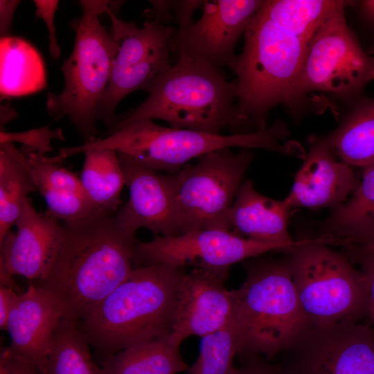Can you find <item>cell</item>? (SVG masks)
<instances>
[{
  "label": "cell",
  "instance_id": "obj_1",
  "mask_svg": "<svg viewBox=\"0 0 374 374\" xmlns=\"http://www.w3.org/2000/svg\"><path fill=\"white\" fill-rule=\"evenodd\" d=\"M116 212L64 223L53 265L37 284L78 323L130 275L138 240Z\"/></svg>",
  "mask_w": 374,
  "mask_h": 374
},
{
  "label": "cell",
  "instance_id": "obj_2",
  "mask_svg": "<svg viewBox=\"0 0 374 374\" xmlns=\"http://www.w3.org/2000/svg\"><path fill=\"white\" fill-rule=\"evenodd\" d=\"M184 274L182 268L161 263L134 267L78 323L89 346L106 358L132 346L169 336Z\"/></svg>",
  "mask_w": 374,
  "mask_h": 374
},
{
  "label": "cell",
  "instance_id": "obj_3",
  "mask_svg": "<svg viewBox=\"0 0 374 374\" xmlns=\"http://www.w3.org/2000/svg\"><path fill=\"white\" fill-rule=\"evenodd\" d=\"M242 53L229 66L236 75V118L246 129L267 128L272 108L295 105L294 93L309 41L284 28L261 7L244 35Z\"/></svg>",
  "mask_w": 374,
  "mask_h": 374
},
{
  "label": "cell",
  "instance_id": "obj_4",
  "mask_svg": "<svg viewBox=\"0 0 374 374\" xmlns=\"http://www.w3.org/2000/svg\"><path fill=\"white\" fill-rule=\"evenodd\" d=\"M244 265L245 280L234 290L238 355L271 359L287 350L312 324L299 301L289 257L246 260Z\"/></svg>",
  "mask_w": 374,
  "mask_h": 374
},
{
  "label": "cell",
  "instance_id": "obj_5",
  "mask_svg": "<svg viewBox=\"0 0 374 374\" xmlns=\"http://www.w3.org/2000/svg\"><path fill=\"white\" fill-rule=\"evenodd\" d=\"M288 135L287 125L281 121L261 131L223 135L166 127L151 120H141L114 127L103 139L62 148L57 157L63 161L91 150H112L127 154L157 172L175 174L192 159L233 147L262 148L296 157L299 152L297 143H282Z\"/></svg>",
  "mask_w": 374,
  "mask_h": 374
},
{
  "label": "cell",
  "instance_id": "obj_6",
  "mask_svg": "<svg viewBox=\"0 0 374 374\" xmlns=\"http://www.w3.org/2000/svg\"><path fill=\"white\" fill-rule=\"evenodd\" d=\"M148 93L145 101L112 128L158 119L172 128L213 134L228 129L240 134L236 82L229 81L222 70L179 55L177 62L155 80Z\"/></svg>",
  "mask_w": 374,
  "mask_h": 374
},
{
  "label": "cell",
  "instance_id": "obj_7",
  "mask_svg": "<svg viewBox=\"0 0 374 374\" xmlns=\"http://www.w3.org/2000/svg\"><path fill=\"white\" fill-rule=\"evenodd\" d=\"M111 1H78L82 13L72 23L75 37L72 52L61 67L63 90L47 94L48 114L55 119L67 116L84 143L96 139L98 107L110 77L114 43L99 17L107 13Z\"/></svg>",
  "mask_w": 374,
  "mask_h": 374
},
{
  "label": "cell",
  "instance_id": "obj_8",
  "mask_svg": "<svg viewBox=\"0 0 374 374\" xmlns=\"http://www.w3.org/2000/svg\"><path fill=\"white\" fill-rule=\"evenodd\" d=\"M288 253L297 295L312 327L358 321L367 316L364 276L346 253L317 238L299 240Z\"/></svg>",
  "mask_w": 374,
  "mask_h": 374
},
{
  "label": "cell",
  "instance_id": "obj_9",
  "mask_svg": "<svg viewBox=\"0 0 374 374\" xmlns=\"http://www.w3.org/2000/svg\"><path fill=\"white\" fill-rule=\"evenodd\" d=\"M253 152L229 148L205 154L174 175H166L173 197L179 235L202 229L229 230L230 212Z\"/></svg>",
  "mask_w": 374,
  "mask_h": 374
},
{
  "label": "cell",
  "instance_id": "obj_10",
  "mask_svg": "<svg viewBox=\"0 0 374 374\" xmlns=\"http://www.w3.org/2000/svg\"><path fill=\"white\" fill-rule=\"evenodd\" d=\"M107 13L114 50L108 86L97 116L111 130L118 121L115 110L119 103L136 90L149 92L155 80L172 66L170 52L175 47L177 33L152 19L142 27L125 21L111 9V4Z\"/></svg>",
  "mask_w": 374,
  "mask_h": 374
},
{
  "label": "cell",
  "instance_id": "obj_11",
  "mask_svg": "<svg viewBox=\"0 0 374 374\" xmlns=\"http://www.w3.org/2000/svg\"><path fill=\"white\" fill-rule=\"evenodd\" d=\"M332 11L310 38L294 101L311 91L348 98L374 79V58L368 55L346 23L344 9Z\"/></svg>",
  "mask_w": 374,
  "mask_h": 374
},
{
  "label": "cell",
  "instance_id": "obj_12",
  "mask_svg": "<svg viewBox=\"0 0 374 374\" xmlns=\"http://www.w3.org/2000/svg\"><path fill=\"white\" fill-rule=\"evenodd\" d=\"M276 250L290 251L285 246L243 238L229 230L202 229L139 241L133 262L139 267L158 263L179 268L193 266L228 274L232 265Z\"/></svg>",
  "mask_w": 374,
  "mask_h": 374
},
{
  "label": "cell",
  "instance_id": "obj_13",
  "mask_svg": "<svg viewBox=\"0 0 374 374\" xmlns=\"http://www.w3.org/2000/svg\"><path fill=\"white\" fill-rule=\"evenodd\" d=\"M283 353L289 374H374V329L358 321L312 327Z\"/></svg>",
  "mask_w": 374,
  "mask_h": 374
},
{
  "label": "cell",
  "instance_id": "obj_14",
  "mask_svg": "<svg viewBox=\"0 0 374 374\" xmlns=\"http://www.w3.org/2000/svg\"><path fill=\"white\" fill-rule=\"evenodd\" d=\"M262 0L204 1L200 18L177 31L179 55L223 71L236 57L235 46L244 35Z\"/></svg>",
  "mask_w": 374,
  "mask_h": 374
},
{
  "label": "cell",
  "instance_id": "obj_15",
  "mask_svg": "<svg viewBox=\"0 0 374 374\" xmlns=\"http://www.w3.org/2000/svg\"><path fill=\"white\" fill-rule=\"evenodd\" d=\"M228 274L194 268L181 277L170 341L180 345L190 336L201 337L233 320L235 296L225 287Z\"/></svg>",
  "mask_w": 374,
  "mask_h": 374
},
{
  "label": "cell",
  "instance_id": "obj_16",
  "mask_svg": "<svg viewBox=\"0 0 374 374\" xmlns=\"http://www.w3.org/2000/svg\"><path fill=\"white\" fill-rule=\"evenodd\" d=\"M0 242V274L43 280L48 274L63 235V224L46 211L37 212L30 199Z\"/></svg>",
  "mask_w": 374,
  "mask_h": 374
},
{
  "label": "cell",
  "instance_id": "obj_17",
  "mask_svg": "<svg viewBox=\"0 0 374 374\" xmlns=\"http://www.w3.org/2000/svg\"><path fill=\"white\" fill-rule=\"evenodd\" d=\"M130 199L116 212L121 222L136 232L145 228L156 235L175 237L179 228L167 177L137 159L117 152Z\"/></svg>",
  "mask_w": 374,
  "mask_h": 374
},
{
  "label": "cell",
  "instance_id": "obj_18",
  "mask_svg": "<svg viewBox=\"0 0 374 374\" xmlns=\"http://www.w3.org/2000/svg\"><path fill=\"white\" fill-rule=\"evenodd\" d=\"M62 317L64 312L57 301L44 288L30 283L25 292L14 295L7 325L11 342L6 349L41 374Z\"/></svg>",
  "mask_w": 374,
  "mask_h": 374
},
{
  "label": "cell",
  "instance_id": "obj_19",
  "mask_svg": "<svg viewBox=\"0 0 374 374\" xmlns=\"http://www.w3.org/2000/svg\"><path fill=\"white\" fill-rule=\"evenodd\" d=\"M310 150L285 198L292 207L312 209L342 206L359 185L350 166L339 161L323 137L311 136Z\"/></svg>",
  "mask_w": 374,
  "mask_h": 374
},
{
  "label": "cell",
  "instance_id": "obj_20",
  "mask_svg": "<svg viewBox=\"0 0 374 374\" xmlns=\"http://www.w3.org/2000/svg\"><path fill=\"white\" fill-rule=\"evenodd\" d=\"M20 152L23 163L46 202L48 213L64 223L78 222L100 213L74 173L44 155Z\"/></svg>",
  "mask_w": 374,
  "mask_h": 374
},
{
  "label": "cell",
  "instance_id": "obj_21",
  "mask_svg": "<svg viewBox=\"0 0 374 374\" xmlns=\"http://www.w3.org/2000/svg\"><path fill=\"white\" fill-rule=\"evenodd\" d=\"M292 208L285 199L265 196L256 190L251 181L245 180L231 206L230 220L231 226L247 238L280 244L291 251L299 242L289 233Z\"/></svg>",
  "mask_w": 374,
  "mask_h": 374
},
{
  "label": "cell",
  "instance_id": "obj_22",
  "mask_svg": "<svg viewBox=\"0 0 374 374\" xmlns=\"http://www.w3.org/2000/svg\"><path fill=\"white\" fill-rule=\"evenodd\" d=\"M364 168L353 195L322 223L320 235L326 244H354L374 229V164Z\"/></svg>",
  "mask_w": 374,
  "mask_h": 374
},
{
  "label": "cell",
  "instance_id": "obj_23",
  "mask_svg": "<svg viewBox=\"0 0 374 374\" xmlns=\"http://www.w3.org/2000/svg\"><path fill=\"white\" fill-rule=\"evenodd\" d=\"M0 63L1 98L24 96L46 87L43 59L26 39L11 35L1 37Z\"/></svg>",
  "mask_w": 374,
  "mask_h": 374
},
{
  "label": "cell",
  "instance_id": "obj_24",
  "mask_svg": "<svg viewBox=\"0 0 374 374\" xmlns=\"http://www.w3.org/2000/svg\"><path fill=\"white\" fill-rule=\"evenodd\" d=\"M335 156L349 166L374 163V96L359 100L341 124L323 136Z\"/></svg>",
  "mask_w": 374,
  "mask_h": 374
},
{
  "label": "cell",
  "instance_id": "obj_25",
  "mask_svg": "<svg viewBox=\"0 0 374 374\" xmlns=\"http://www.w3.org/2000/svg\"><path fill=\"white\" fill-rule=\"evenodd\" d=\"M180 345L168 337L140 343L104 359L103 374H177L186 371Z\"/></svg>",
  "mask_w": 374,
  "mask_h": 374
},
{
  "label": "cell",
  "instance_id": "obj_26",
  "mask_svg": "<svg viewBox=\"0 0 374 374\" xmlns=\"http://www.w3.org/2000/svg\"><path fill=\"white\" fill-rule=\"evenodd\" d=\"M80 179L99 212L117 211L121 204L120 195L125 184L116 151L100 149L85 152Z\"/></svg>",
  "mask_w": 374,
  "mask_h": 374
},
{
  "label": "cell",
  "instance_id": "obj_27",
  "mask_svg": "<svg viewBox=\"0 0 374 374\" xmlns=\"http://www.w3.org/2000/svg\"><path fill=\"white\" fill-rule=\"evenodd\" d=\"M12 143L0 144V242L21 215L30 193L37 191Z\"/></svg>",
  "mask_w": 374,
  "mask_h": 374
},
{
  "label": "cell",
  "instance_id": "obj_28",
  "mask_svg": "<svg viewBox=\"0 0 374 374\" xmlns=\"http://www.w3.org/2000/svg\"><path fill=\"white\" fill-rule=\"evenodd\" d=\"M41 374H103L93 362L78 321L62 317L53 335Z\"/></svg>",
  "mask_w": 374,
  "mask_h": 374
},
{
  "label": "cell",
  "instance_id": "obj_29",
  "mask_svg": "<svg viewBox=\"0 0 374 374\" xmlns=\"http://www.w3.org/2000/svg\"><path fill=\"white\" fill-rule=\"evenodd\" d=\"M353 3V1L342 0H266L262 7L284 28L310 41L332 11Z\"/></svg>",
  "mask_w": 374,
  "mask_h": 374
},
{
  "label": "cell",
  "instance_id": "obj_30",
  "mask_svg": "<svg viewBox=\"0 0 374 374\" xmlns=\"http://www.w3.org/2000/svg\"><path fill=\"white\" fill-rule=\"evenodd\" d=\"M238 339L233 322L202 337L200 351L188 374H233L238 355Z\"/></svg>",
  "mask_w": 374,
  "mask_h": 374
},
{
  "label": "cell",
  "instance_id": "obj_31",
  "mask_svg": "<svg viewBox=\"0 0 374 374\" xmlns=\"http://www.w3.org/2000/svg\"><path fill=\"white\" fill-rule=\"evenodd\" d=\"M53 139L65 141L61 129L51 130L48 126L19 132H0V144L14 142L22 144L21 150L33 152L45 156L51 152Z\"/></svg>",
  "mask_w": 374,
  "mask_h": 374
},
{
  "label": "cell",
  "instance_id": "obj_32",
  "mask_svg": "<svg viewBox=\"0 0 374 374\" xmlns=\"http://www.w3.org/2000/svg\"><path fill=\"white\" fill-rule=\"evenodd\" d=\"M346 255L359 264L366 284L368 313L374 325V254L358 246L346 247Z\"/></svg>",
  "mask_w": 374,
  "mask_h": 374
},
{
  "label": "cell",
  "instance_id": "obj_33",
  "mask_svg": "<svg viewBox=\"0 0 374 374\" xmlns=\"http://www.w3.org/2000/svg\"><path fill=\"white\" fill-rule=\"evenodd\" d=\"M33 2L37 17L44 20L47 28L50 55L53 59L57 60L60 57V48L55 34L54 17L59 1L35 0Z\"/></svg>",
  "mask_w": 374,
  "mask_h": 374
},
{
  "label": "cell",
  "instance_id": "obj_34",
  "mask_svg": "<svg viewBox=\"0 0 374 374\" xmlns=\"http://www.w3.org/2000/svg\"><path fill=\"white\" fill-rule=\"evenodd\" d=\"M242 364L235 368L233 374H289L280 364H273L260 355L240 357Z\"/></svg>",
  "mask_w": 374,
  "mask_h": 374
},
{
  "label": "cell",
  "instance_id": "obj_35",
  "mask_svg": "<svg viewBox=\"0 0 374 374\" xmlns=\"http://www.w3.org/2000/svg\"><path fill=\"white\" fill-rule=\"evenodd\" d=\"M204 1H171L174 18L181 31L188 28L193 21L194 12L202 8Z\"/></svg>",
  "mask_w": 374,
  "mask_h": 374
},
{
  "label": "cell",
  "instance_id": "obj_36",
  "mask_svg": "<svg viewBox=\"0 0 374 374\" xmlns=\"http://www.w3.org/2000/svg\"><path fill=\"white\" fill-rule=\"evenodd\" d=\"M33 366L22 362L11 355L6 348L1 349L0 355V374H38Z\"/></svg>",
  "mask_w": 374,
  "mask_h": 374
},
{
  "label": "cell",
  "instance_id": "obj_37",
  "mask_svg": "<svg viewBox=\"0 0 374 374\" xmlns=\"http://www.w3.org/2000/svg\"><path fill=\"white\" fill-rule=\"evenodd\" d=\"M20 1H0V35L1 37L9 36L14 13Z\"/></svg>",
  "mask_w": 374,
  "mask_h": 374
},
{
  "label": "cell",
  "instance_id": "obj_38",
  "mask_svg": "<svg viewBox=\"0 0 374 374\" xmlns=\"http://www.w3.org/2000/svg\"><path fill=\"white\" fill-rule=\"evenodd\" d=\"M17 293L12 289L0 285V328L7 331L8 320L13 297Z\"/></svg>",
  "mask_w": 374,
  "mask_h": 374
},
{
  "label": "cell",
  "instance_id": "obj_39",
  "mask_svg": "<svg viewBox=\"0 0 374 374\" xmlns=\"http://www.w3.org/2000/svg\"><path fill=\"white\" fill-rule=\"evenodd\" d=\"M17 117V112L10 103L1 104L0 125L1 129L6 123Z\"/></svg>",
  "mask_w": 374,
  "mask_h": 374
},
{
  "label": "cell",
  "instance_id": "obj_40",
  "mask_svg": "<svg viewBox=\"0 0 374 374\" xmlns=\"http://www.w3.org/2000/svg\"><path fill=\"white\" fill-rule=\"evenodd\" d=\"M350 246H358L374 254V229L361 238L355 244Z\"/></svg>",
  "mask_w": 374,
  "mask_h": 374
},
{
  "label": "cell",
  "instance_id": "obj_41",
  "mask_svg": "<svg viewBox=\"0 0 374 374\" xmlns=\"http://www.w3.org/2000/svg\"><path fill=\"white\" fill-rule=\"evenodd\" d=\"M361 11L364 17L374 23V0H364L359 2Z\"/></svg>",
  "mask_w": 374,
  "mask_h": 374
},
{
  "label": "cell",
  "instance_id": "obj_42",
  "mask_svg": "<svg viewBox=\"0 0 374 374\" xmlns=\"http://www.w3.org/2000/svg\"><path fill=\"white\" fill-rule=\"evenodd\" d=\"M373 164H374V163H373ZM373 164H372V165H373ZM370 166H371V165H370Z\"/></svg>",
  "mask_w": 374,
  "mask_h": 374
}]
</instances>
